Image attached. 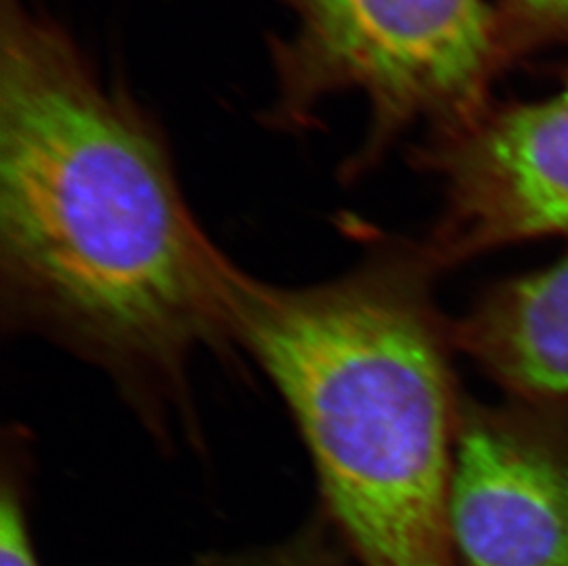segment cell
Returning <instances> with one entry per match:
<instances>
[{
  "label": "cell",
  "mask_w": 568,
  "mask_h": 566,
  "mask_svg": "<svg viewBox=\"0 0 568 566\" xmlns=\"http://www.w3.org/2000/svg\"><path fill=\"white\" fill-rule=\"evenodd\" d=\"M232 262L159 123L63 22L0 0V326L102 372L164 447H201L193 363L234 352Z\"/></svg>",
  "instance_id": "6da1fadb"
},
{
  "label": "cell",
  "mask_w": 568,
  "mask_h": 566,
  "mask_svg": "<svg viewBox=\"0 0 568 566\" xmlns=\"http://www.w3.org/2000/svg\"><path fill=\"white\" fill-rule=\"evenodd\" d=\"M363 256L310 285L234 263L229 330L306 447L318 512L357 566H460L449 487L462 397L438 269L419 240L355 229Z\"/></svg>",
  "instance_id": "7a4b0ae2"
},
{
  "label": "cell",
  "mask_w": 568,
  "mask_h": 566,
  "mask_svg": "<svg viewBox=\"0 0 568 566\" xmlns=\"http://www.w3.org/2000/svg\"><path fill=\"white\" fill-rule=\"evenodd\" d=\"M287 28L268 43L265 125L306 133L337 98L368 109L343 181L368 175L403 134L455 128L488 108L506 67L499 17L486 0H271Z\"/></svg>",
  "instance_id": "3957f363"
},
{
  "label": "cell",
  "mask_w": 568,
  "mask_h": 566,
  "mask_svg": "<svg viewBox=\"0 0 568 566\" xmlns=\"http://www.w3.org/2000/svg\"><path fill=\"white\" fill-rule=\"evenodd\" d=\"M413 164L440 184L419 240L438 273L500 246L568 235V70L534 102L494 105L425 134Z\"/></svg>",
  "instance_id": "277c9868"
},
{
  "label": "cell",
  "mask_w": 568,
  "mask_h": 566,
  "mask_svg": "<svg viewBox=\"0 0 568 566\" xmlns=\"http://www.w3.org/2000/svg\"><path fill=\"white\" fill-rule=\"evenodd\" d=\"M449 528L460 566H568V400L462 397Z\"/></svg>",
  "instance_id": "5b68a950"
},
{
  "label": "cell",
  "mask_w": 568,
  "mask_h": 566,
  "mask_svg": "<svg viewBox=\"0 0 568 566\" xmlns=\"http://www.w3.org/2000/svg\"><path fill=\"white\" fill-rule=\"evenodd\" d=\"M450 341L511 397L568 400V256L489 287Z\"/></svg>",
  "instance_id": "8992f818"
},
{
  "label": "cell",
  "mask_w": 568,
  "mask_h": 566,
  "mask_svg": "<svg viewBox=\"0 0 568 566\" xmlns=\"http://www.w3.org/2000/svg\"><path fill=\"white\" fill-rule=\"evenodd\" d=\"M28 439L13 428L6 431L0 476V566L39 565L28 517Z\"/></svg>",
  "instance_id": "52a82bcc"
},
{
  "label": "cell",
  "mask_w": 568,
  "mask_h": 566,
  "mask_svg": "<svg viewBox=\"0 0 568 566\" xmlns=\"http://www.w3.org/2000/svg\"><path fill=\"white\" fill-rule=\"evenodd\" d=\"M348 557L332 526L316 509L287 539L253 550L209 554L193 566H346Z\"/></svg>",
  "instance_id": "ba28073f"
},
{
  "label": "cell",
  "mask_w": 568,
  "mask_h": 566,
  "mask_svg": "<svg viewBox=\"0 0 568 566\" xmlns=\"http://www.w3.org/2000/svg\"><path fill=\"white\" fill-rule=\"evenodd\" d=\"M495 10L508 64L536 50L568 43V0H500Z\"/></svg>",
  "instance_id": "9c48e42d"
}]
</instances>
